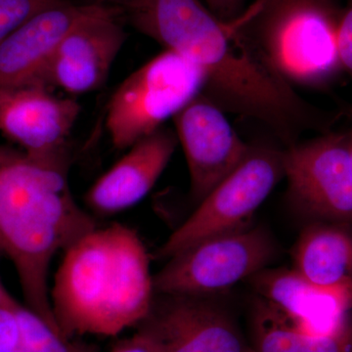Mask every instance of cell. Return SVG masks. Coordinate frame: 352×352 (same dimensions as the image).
I'll return each instance as SVG.
<instances>
[{
	"label": "cell",
	"mask_w": 352,
	"mask_h": 352,
	"mask_svg": "<svg viewBox=\"0 0 352 352\" xmlns=\"http://www.w3.org/2000/svg\"><path fill=\"white\" fill-rule=\"evenodd\" d=\"M243 15L220 20L199 0H153L143 34L195 64L201 94L220 109L270 127L286 145L310 129L326 131L329 113L305 101L242 32Z\"/></svg>",
	"instance_id": "cell-1"
},
{
	"label": "cell",
	"mask_w": 352,
	"mask_h": 352,
	"mask_svg": "<svg viewBox=\"0 0 352 352\" xmlns=\"http://www.w3.org/2000/svg\"><path fill=\"white\" fill-rule=\"evenodd\" d=\"M282 177L283 150L252 146L244 161L164 241L157 258L166 261L201 241L249 227Z\"/></svg>",
	"instance_id": "cell-6"
},
{
	"label": "cell",
	"mask_w": 352,
	"mask_h": 352,
	"mask_svg": "<svg viewBox=\"0 0 352 352\" xmlns=\"http://www.w3.org/2000/svg\"><path fill=\"white\" fill-rule=\"evenodd\" d=\"M0 352H28L27 349H25L24 344L19 347H16V349H8V351H3Z\"/></svg>",
	"instance_id": "cell-26"
},
{
	"label": "cell",
	"mask_w": 352,
	"mask_h": 352,
	"mask_svg": "<svg viewBox=\"0 0 352 352\" xmlns=\"http://www.w3.org/2000/svg\"><path fill=\"white\" fill-rule=\"evenodd\" d=\"M338 45L342 67L352 80V0H347L346 10L340 18Z\"/></svg>",
	"instance_id": "cell-20"
},
{
	"label": "cell",
	"mask_w": 352,
	"mask_h": 352,
	"mask_svg": "<svg viewBox=\"0 0 352 352\" xmlns=\"http://www.w3.org/2000/svg\"><path fill=\"white\" fill-rule=\"evenodd\" d=\"M100 1H117V0H100ZM120 1L124 2V3H126L127 0H120Z\"/></svg>",
	"instance_id": "cell-27"
},
{
	"label": "cell",
	"mask_w": 352,
	"mask_h": 352,
	"mask_svg": "<svg viewBox=\"0 0 352 352\" xmlns=\"http://www.w3.org/2000/svg\"><path fill=\"white\" fill-rule=\"evenodd\" d=\"M248 24L254 32L245 38L284 80L321 88L344 69L338 45L340 18L333 4L296 0L254 13Z\"/></svg>",
	"instance_id": "cell-4"
},
{
	"label": "cell",
	"mask_w": 352,
	"mask_h": 352,
	"mask_svg": "<svg viewBox=\"0 0 352 352\" xmlns=\"http://www.w3.org/2000/svg\"><path fill=\"white\" fill-rule=\"evenodd\" d=\"M149 254L120 223L95 227L63 252L50 287L58 330L65 337H118L136 329L154 302Z\"/></svg>",
	"instance_id": "cell-2"
},
{
	"label": "cell",
	"mask_w": 352,
	"mask_h": 352,
	"mask_svg": "<svg viewBox=\"0 0 352 352\" xmlns=\"http://www.w3.org/2000/svg\"><path fill=\"white\" fill-rule=\"evenodd\" d=\"M276 252L261 227L208 238L166 259L154 275L155 293L214 296L267 268Z\"/></svg>",
	"instance_id": "cell-7"
},
{
	"label": "cell",
	"mask_w": 352,
	"mask_h": 352,
	"mask_svg": "<svg viewBox=\"0 0 352 352\" xmlns=\"http://www.w3.org/2000/svg\"><path fill=\"white\" fill-rule=\"evenodd\" d=\"M120 12L103 4L76 25L57 46L36 85L59 88L69 95L103 87L127 38L118 20Z\"/></svg>",
	"instance_id": "cell-12"
},
{
	"label": "cell",
	"mask_w": 352,
	"mask_h": 352,
	"mask_svg": "<svg viewBox=\"0 0 352 352\" xmlns=\"http://www.w3.org/2000/svg\"><path fill=\"white\" fill-rule=\"evenodd\" d=\"M1 256L2 254L0 252V256ZM16 303H18L17 300L7 291L4 285L2 284L1 279H0V308L14 307Z\"/></svg>",
	"instance_id": "cell-23"
},
{
	"label": "cell",
	"mask_w": 352,
	"mask_h": 352,
	"mask_svg": "<svg viewBox=\"0 0 352 352\" xmlns=\"http://www.w3.org/2000/svg\"><path fill=\"white\" fill-rule=\"evenodd\" d=\"M250 344L254 352H352V321L340 332L314 335L263 300L252 316Z\"/></svg>",
	"instance_id": "cell-17"
},
{
	"label": "cell",
	"mask_w": 352,
	"mask_h": 352,
	"mask_svg": "<svg viewBox=\"0 0 352 352\" xmlns=\"http://www.w3.org/2000/svg\"><path fill=\"white\" fill-rule=\"evenodd\" d=\"M110 352H155L138 333L119 340Z\"/></svg>",
	"instance_id": "cell-22"
},
{
	"label": "cell",
	"mask_w": 352,
	"mask_h": 352,
	"mask_svg": "<svg viewBox=\"0 0 352 352\" xmlns=\"http://www.w3.org/2000/svg\"><path fill=\"white\" fill-rule=\"evenodd\" d=\"M261 9L287 3V2L296 1V0H258ZM314 1L323 2V3L333 4V0H314Z\"/></svg>",
	"instance_id": "cell-24"
},
{
	"label": "cell",
	"mask_w": 352,
	"mask_h": 352,
	"mask_svg": "<svg viewBox=\"0 0 352 352\" xmlns=\"http://www.w3.org/2000/svg\"><path fill=\"white\" fill-rule=\"evenodd\" d=\"M289 200L303 214L352 224V166L346 134L325 132L283 150Z\"/></svg>",
	"instance_id": "cell-8"
},
{
	"label": "cell",
	"mask_w": 352,
	"mask_h": 352,
	"mask_svg": "<svg viewBox=\"0 0 352 352\" xmlns=\"http://www.w3.org/2000/svg\"><path fill=\"white\" fill-rule=\"evenodd\" d=\"M204 87L203 72L173 51L164 50L146 62L109 100L106 129L113 148L127 150L159 131Z\"/></svg>",
	"instance_id": "cell-5"
},
{
	"label": "cell",
	"mask_w": 352,
	"mask_h": 352,
	"mask_svg": "<svg viewBox=\"0 0 352 352\" xmlns=\"http://www.w3.org/2000/svg\"><path fill=\"white\" fill-rule=\"evenodd\" d=\"M102 6L61 0L25 21L0 43V88L36 85L62 39Z\"/></svg>",
	"instance_id": "cell-14"
},
{
	"label": "cell",
	"mask_w": 352,
	"mask_h": 352,
	"mask_svg": "<svg viewBox=\"0 0 352 352\" xmlns=\"http://www.w3.org/2000/svg\"><path fill=\"white\" fill-rule=\"evenodd\" d=\"M17 317L28 352H99L94 344L83 342L80 338L65 337L25 305H18Z\"/></svg>",
	"instance_id": "cell-18"
},
{
	"label": "cell",
	"mask_w": 352,
	"mask_h": 352,
	"mask_svg": "<svg viewBox=\"0 0 352 352\" xmlns=\"http://www.w3.org/2000/svg\"><path fill=\"white\" fill-rule=\"evenodd\" d=\"M264 302L314 335H332L352 321V282L321 286L294 270H265L250 278Z\"/></svg>",
	"instance_id": "cell-13"
},
{
	"label": "cell",
	"mask_w": 352,
	"mask_h": 352,
	"mask_svg": "<svg viewBox=\"0 0 352 352\" xmlns=\"http://www.w3.org/2000/svg\"><path fill=\"white\" fill-rule=\"evenodd\" d=\"M347 147H349V156H351V166H352V127L349 131L346 132Z\"/></svg>",
	"instance_id": "cell-25"
},
{
	"label": "cell",
	"mask_w": 352,
	"mask_h": 352,
	"mask_svg": "<svg viewBox=\"0 0 352 352\" xmlns=\"http://www.w3.org/2000/svg\"><path fill=\"white\" fill-rule=\"evenodd\" d=\"M177 145L175 131L164 127L134 143L88 189V208L96 214L111 215L135 206L155 186Z\"/></svg>",
	"instance_id": "cell-15"
},
{
	"label": "cell",
	"mask_w": 352,
	"mask_h": 352,
	"mask_svg": "<svg viewBox=\"0 0 352 352\" xmlns=\"http://www.w3.org/2000/svg\"><path fill=\"white\" fill-rule=\"evenodd\" d=\"M61 0H0V43L25 21Z\"/></svg>",
	"instance_id": "cell-19"
},
{
	"label": "cell",
	"mask_w": 352,
	"mask_h": 352,
	"mask_svg": "<svg viewBox=\"0 0 352 352\" xmlns=\"http://www.w3.org/2000/svg\"><path fill=\"white\" fill-rule=\"evenodd\" d=\"M135 333L155 352H254L212 296L156 295Z\"/></svg>",
	"instance_id": "cell-9"
},
{
	"label": "cell",
	"mask_w": 352,
	"mask_h": 352,
	"mask_svg": "<svg viewBox=\"0 0 352 352\" xmlns=\"http://www.w3.org/2000/svg\"><path fill=\"white\" fill-rule=\"evenodd\" d=\"M82 106L41 85L0 88V131L34 159L69 168L68 140Z\"/></svg>",
	"instance_id": "cell-10"
},
{
	"label": "cell",
	"mask_w": 352,
	"mask_h": 352,
	"mask_svg": "<svg viewBox=\"0 0 352 352\" xmlns=\"http://www.w3.org/2000/svg\"><path fill=\"white\" fill-rule=\"evenodd\" d=\"M206 3L220 20L229 21L237 17L236 12L242 6L243 0H205Z\"/></svg>",
	"instance_id": "cell-21"
},
{
	"label": "cell",
	"mask_w": 352,
	"mask_h": 352,
	"mask_svg": "<svg viewBox=\"0 0 352 352\" xmlns=\"http://www.w3.org/2000/svg\"><path fill=\"white\" fill-rule=\"evenodd\" d=\"M173 120L188 166L190 195L199 204L244 161L252 146L242 140L224 111L201 92Z\"/></svg>",
	"instance_id": "cell-11"
},
{
	"label": "cell",
	"mask_w": 352,
	"mask_h": 352,
	"mask_svg": "<svg viewBox=\"0 0 352 352\" xmlns=\"http://www.w3.org/2000/svg\"><path fill=\"white\" fill-rule=\"evenodd\" d=\"M346 224L317 221L303 229L295 245L294 270L312 283L352 282V232Z\"/></svg>",
	"instance_id": "cell-16"
},
{
	"label": "cell",
	"mask_w": 352,
	"mask_h": 352,
	"mask_svg": "<svg viewBox=\"0 0 352 352\" xmlns=\"http://www.w3.org/2000/svg\"><path fill=\"white\" fill-rule=\"evenodd\" d=\"M68 171L0 146V252L15 267L25 307L56 328L51 263L97 226L72 195Z\"/></svg>",
	"instance_id": "cell-3"
}]
</instances>
